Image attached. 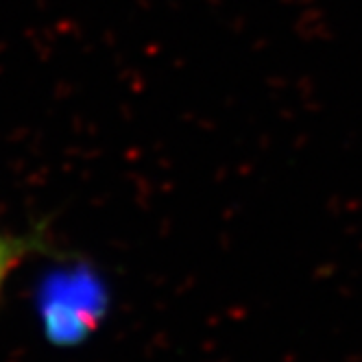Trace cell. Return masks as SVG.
I'll return each instance as SVG.
<instances>
[{
  "label": "cell",
  "instance_id": "6da1fadb",
  "mask_svg": "<svg viewBox=\"0 0 362 362\" xmlns=\"http://www.w3.org/2000/svg\"><path fill=\"white\" fill-rule=\"evenodd\" d=\"M31 249H33V245L27 243L24 238L9 236L5 231H0V295H3L11 273L20 267L24 255H27Z\"/></svg>",
  "mask_w": 362,
  "mask_h": 362
}]
</instances>
